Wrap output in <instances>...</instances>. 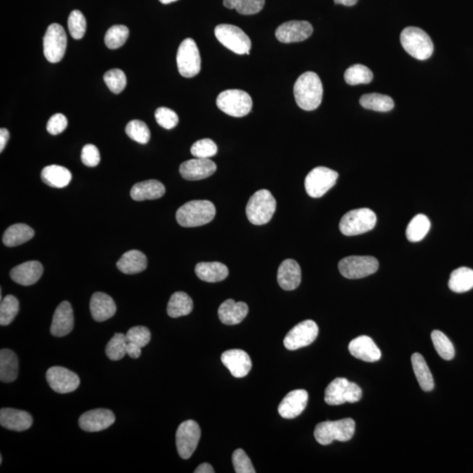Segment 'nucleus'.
Masks as SVG:
<instances>
[{
  "mask_svg": "<svg viewBox=\"0 0 473 473\" xmlns=\"http://www.w3.org/2000/svg\"><path fill=\"white\" fill-rule=\"evenodd\" d=\"M18 357L11 350L3 349L0 352V381L14 382L18 377Z\"/></svg>",
  "mask_w": 473,
  "mask_h": 473,
  "instance_id": "obj_33",
  "label": "nucleus"
},
{
  "mask_svg": "<svg viewBox=\"0 0 473 473\" xmlns=\"http://www.w3.org/2000/svg\"><path fill=\"white\" fill-rule=\"evenodd\" d=\"M154 116L157 123L167 130L173 129L179 123L178 115L169 108H158Z\"/></svg>",
  "mask_w": 473,
  "mask_h": 473,
  "instance_id": "obj_50",
  "label": "nucleus"
},
{
  "mask_svg": "<svg viewBox=\"0 0 473 473\" xmlns=\"http://www.w3.org/2000/svg\"><path fill=\"white\" fill-rule=\"evenodd\" d=\"M277 281L284 291H291L297 288L302 281V271L299 264L291 259L282 262L278 269Z\"/></svg>",
  "mask_w": 473,
  "mask_h": 473,
  "instance_id": "obj_26",
  "label": "nucleus"
},
{
  "mask_svg": "<svg viewBox=\"0 0 473 473\" xmlns=\"http://www.w3.org/2000/svg\"><path fill=\"white\" fill-rule=\"evenodd\" d=\"M91 313L96 322H104L114 317L117 311L114 299L102 292L93 294L90 304Z\"/></svg>",
  "mask_w": 473,
  "mask_h": 473,
  "instance_id": "obj_27",
  "label": "nucleus"
},
{
  "mask_svg": "<svg viewBox=\"0 0 473 473\" xmlns=\"http://www.w3.org/2000/svg\"><path fill=\"white\" fill-rule=\"evenodd\" d=\"M67 43L66 32L62 25L57 23L50 25L43 39L44 56L48 62L56 63L63 60Z\"/></svg>",
  "mask_w": 473,
  "mask_h": 473,
  "instance_id": "obj_13",
  "label": "nucleus"
},
{
  "mask_svg": "<svg viewBox=\"0 0 473 473\" xmlns=\"http://www.w3.org/2000/svg\"><path fill=\"white\" fill-rule=\"evenodd\" d=\"M339 269L344 277L361 279L377 272L379 262L372 256H348L340 260Z\"/></svg>",
  "mask_w": 473,
  "mask_h": 473,
  "instance_id": "obj_10",
  "label": "nucleus"
},
{
  "mask_svg": "<svg viewBox=\"0 0 473 473\" xmlns=\"http://www.w3.org/2000/svg\"><path fill=\"white\" fill-rule=\"evenodd\" d=\"M216 215L215 205L208 200L187 202L176 212V220L182 227H198L210 223Z\"/></svg>",
  "mask_w": 473,
  "mask_h": 473,
  "instance_id": "obj_2",
  "label": "nucleus"
},
{
  "mask_svg": "<svg viewBox=\"0 0 473 473\" xmlns=\"http://www.w3.org/2000/svg\"><path fill=\"white\" fill-rule=\"evenodd\" d=\"M125 133L130 139L140 144H147L150 140L149 128L145 122L141 120L130 121L125 127Z\"/></svg>",
  "mask_w": 473,
  "mask_h": 473,
  "instance_id": "obj_46",
  "label": "nucleus"
},
{
  "mask_svg": "<svg viewBox=\"0 0 473 473\" xmlns=\"http://www.w3.org/2000/svg\"><path fill=\"white\" fill-rule=\"evenodd\" d=\"M114 412L98 408L85 412L79 418V426L86 432H98L111 427L115 423Z\"/></svg>",
  "mask_w": 473,
  "mask_h": 473,
  "instance_id": "obj_18",
  "label": "nucleus"
},
{
  "mask_svg": "<svg viewBox=\"0 0 473 473\" xmlns=\"http://www.w3.org/2000/svg\"><path fill=\"white\" fill-rule=\"evenodd\" d=\"M104 81L114 94H120L127 86V76L120 69L109 70L104 76Z\"/></svg>",
  "mask_w": 473,
  "mask_h": 473,
  "instance_id": "obj_47",
  "label": "nucleus"
},
{
  "mask_svg": "<svg viewBox=\"0 0 473 473\" xmlns=\"http://www.w3.org/2000/svg\"><path fill=\"white\" fill-rule=\"evenodd\" d=\"M233 464L235 472L255 473L252 462L242 449L235 450L233 455Z\"/></svg>",
  "mask_w": 473,
  "mask_h": 473,
  "instance_id": "obj_52",
  "label": "nucleus"
},
{
  "mask_svg": "<svg viewBox=\"0 0 473 473\" xmlns=\"http://www.w3.org/2000/svg\"><path fill=\"white\" fill-rule=\"evenodd\" d=\"M0 424L6 429L21 432L33 425V417L23 410L3 408L0 410Z\"/></svg>",
  "mask_w": 473,
  "mask_h": 473,
  "instance_id": "obj_23",
  "label": "nucleus"
},
{
  "mask_svg": "<svg viewBox=\"0 0 473 473\" xmlns=\"http://www.w3.org/2000/svg\"><path fill=\"white\" fill-rule=\"evenodd\" d=\"M147 266L146 255L138 250L128 251L117 262V268L125 275H135L143 272Z\"/></svg>",
  "mask_w": 473,
  "mask_h": 473,
  "instance_id": "obj_30",
  "label": "nucleus"
},
{
  "mask_svg": "<svg viewBox=\"0 0 473 473\" xmlns=\"http://www.w3.org/2000/svg\"><path fill=\"white\" fill-rule=\"evenodd\" d=\"M249 311V306L244 302L228 299L218 308V317L224 324H239L246 318Z\"/></svg>",
  "mask_w": 473,
  "mask_h": 473,
  "instance_id": "obj_28",
  "label": "nucleus"
},
{
  "mask_svg": "<svg viewBox=\"0 0 473 473\" xmlns=\"http://www.w3.org/2000/svg\"><path fill=\"white\" fill-rule=\"evenodd\" d=\"M19 310L18 299L14 295H8L1 300L0 304V324L6 326L15 319Z\"/></svg>",
  "mask_w": 473,
  "mask_h": 473,
  "instance_id": "obj_45",
  "label": "nucleus"
},
{
  "mask_svg": "<svg viewBox=\"0 0 473 473\" xmlns=\"http://www.w3.org/2000/svg\"><path fill=\"white\" fill-rule=\"evenodd\" d=\"M401 43L406 52L417 60H427L432 56V41L429 34L419 28H405L401 34Z\"/></svg>",
  "mask_w": 473,
  "mask_h": 473,
  "instance_id": "obj_5",
  "label": "nucleus"
},
{
  "mask_svg": "<svg viewBox=\"0 0 473 473\" xmlns=\"http://www.w3.org/2000/svg\"><path fill=\"white\" fill-rule=\"evenodd\" d=\"M41 177L47 185L57 189H62L69 185L72 179L70 170L59 165H50L44 167Z\"/></svg>",
  "mask_w": 473,
  "mask_h": 473,
  "instance_id": "obj_32",
  "label": "nucleus"
},
{
  "mask_svg": "<svg viewBox=\"0 0 473 473\" xmlns=\"http://www.w3.org/2000/svg\"><path fill=\"white\" fill-rule=\"evenodd\" d=\"M430 229V221L427 216L418 214L408 224L406 236L408 241L416 243L423 240Z\"/></svg>",
  "mask_w": 473,
  "mask_h": 473,
  "instance_id": "obj_39",
  "label": "nucleus"
},
{
  "mask_svg": "<svg viewBox=\"0 0 473 473\" xmlns=\"http://www.w3.org/2000/svg\"><path fill=\"white\" fill-rule=\"evenodd\" d=\"M160 3H162V4H170V3H174L177 1V0H159Z\"/></svg>",
  "mask_w": 473,
  "mask_h": 473,
  "instance_id": "obj_59",
  "label": "nucleus"
},
{
  "mask_svg": "<svg viewBox=\"0 0 473 473\" xmlns=\"http://www.w3.org/2000/svg\"><path fill=\"white\" fill-rule=\"evenodd\" d=\"M191 152L196 158L209 159L218 153L217 145L211 139H202L192 145Z\"/></svg>",
  "mask_w": 473,
  "mask_h": 473,
  "instance_id": "obj_49",
  "label": "nucleus"
},
{
  "mask_svg": "<svg viewBox=\"0 0 473 473\" xmlns=\"http://www.w3.org/2000/svg\"><path fill=\"white\" fill-rule=\"evenodd\" d=\"M218 41L238 54H249L252 43L242 29L230 24H220L215 28Z\"/></svg>",
  "mask_w": 473,
  "mask_h": 473,
  "instance_id": "obj_9",
  "label": "nucleus"
},
{
  "mask_svg": "<svg viewBox=\"0 0 473 473\" xmlns=\"http://www.w3.org/2000/svg\"><path fill=\"white\" fill-rule=\"evenodd\" d=\"M127 354L128 356H130L132 359L140 358L141 355V347L134 343H127Z\"/></svg>",
  "mask_w": 473,
  "mask_h": 473,
  "instance_id": "obj_55",
  "label": "nucleus"
},
{
  "mask_svg": "<svg viewBox=\"0 0 473 473\" xmlns=\"http://www.w3.org/2000/svg\"><path fill=\"white\" fill-rule=\"evenodd\" d=\"M67 127V120L62 114H56L52 116L48 122L47 130L52 135L62 134Z\"/></svg>",
  "mask_w": 473,
  "mask_h": 473,
  "instance_id": "obj_54",
  "label": "nucleus"
},
{
  "mask_svg": "<svg viewBox=\"0 0 473 473\" xmlns=\"http://www.w3.org/2000/svg\"><path fill=\"white\" fill-rule=\"evenodd\" d=\"M373 78L372 72L368 67L362 64H355L350 66L344 72V80L350 85H366L372 82Z\"/></svg>",
  "mask_w": 473,
  "mask_h": 473,
  "instance_id": "obj_41",
  "label": "nucleus"
},
{
  "mask_svg": "<svg viewBox=\"0 0 473 473\" xmlns=\"http://www.w3.org/2000/svg\"><path fill=\"white\" fill-rule=\"evenodd\" d=\"M179 73L187 78L194 77L201 70V56L195 41L187 38L180 45L176 56Z\"/></svg>",
  "mask_w": 473,
  "mask_h": 473,
  "instance_id": "obj_11",
  "label": "nucleus"
},
{
  "mask_svg": "<svg viewBox=\"0 0 473 473\" xmlns=\"http://www.w3.org/2000/svg\"><path fill=\"white\" fill-rule=\"evenodd\" d=\"M10 138V134L8 129H6V128H1L0 129V152H3V150L5 149V147L6 146V144H8V141L9 140Z\"/></svg>",
  "mask_w": 473,
  "mask_h": 473,
  "instance_id": "obj_56",
  "label": "nucleus"
},
{
  "mask_svg": "<svg viewBox=\"0 0 473 473\" xmlns=\"http://www.w3.org/2000/svg\"><path fill=\"white\" fill-rule=\"evenodd\" d=\"M217 106L220 111L231 117L241 118L252 111L253 101L246 92L241 90H227L218 95Z\"/></svg>",
  "mask_w": 473,
  "mask_h": 473,
  "instance_id": "obj_7",
  "label": "nucleus"
},
{
  "mask_svg": "<svg viewBox=\"0 0 473 473\" xmlns=\"http://www.w3.org/2000/svg\"><path fill=\"white\" fill-rule=\"evenodd\" d=\"M165 192V187L162 182L147 180L136 183L131 189V196L135 201L156 200L162 198Z\"/></svg>",
  "mask_w": 473,
  "mask_h": 473,
  "instance_id": "obj_29",
  "label": "nucleus"
},
{
  "mask_svg": "<svg viewBox=\"0 0 473 473\" xmlns=\"http://www.w3.org/2000/svg\"><path fill=\"white\" fill-rule=\"evenodd\" d=\"M195 473H214V469L208 463H204L195 470Z\"/></svg>",
  "mask_w": 473,
  "mask_h": 473,
  "instance_id": "obj_57",
  "label": "nucleus"
},
{
  "mask_svg": "<svg viewBox=\"0 0 473 473\" xmlns=\"http://www.w3.org/2000/svg\"><path fill=\"white\" fill-rule=\"evenodd\" d=\"M450 291L455 293H465L473 288V270L462 266L454 270L449 281Z\"/></svg>",
  "mask_w": 473,
  "mask_h": 473,
  "instance_id": "obj_37",
  "label": "nucleus"
},
{
  "mask_svg": "<svg viewBox=\"0 0 473 473\" xmlns=\"http://www.w3.org/2000/svg\"><path fill=\"white\" fill-rule=\"evenodd\" d=\"M129 37V29L123 25H112L106 32L105 43L110 50H117L123 46Z\"/></svg>",
  "mask_w": 473,
  "mask_h": 473,
  "instance_id": "obj_42",
  "label": "nucleus"
},
{
  "mask_svg": "<svg viewBox=\"0 0 473 473\" xmlns=\"http://www.w3.org/2000/svg\"><path fill=\"white\" fill-rule=\"evenodd\" d=\"M355 426V421L350 418L335 421H323L315 427V439L322 445H330L335 440L347 442L353 439Z\"/></svg>",
  "mask_w": 473,
  "mask_h": 473,
  "instance_id": "obj_3",
  "label": "nucleus"
},
{
  "mask_svg": "<svg viewBox=\"0 0 473 473\" xmlns=\"http://www.w3.org/2000/svg\"><path fill=\"white\" fill-rule=\"evenodd\" d=\"M318 331L319 330L317 324L314 321H302L289 330L283 343L289 350L300 349L313 343L317 339Z\"/></svg>",
  "mask_w": 473,
  "mask_h": 473,
  "instance_id": "obj_15",
  "label": "nucleus"
},
{
  "mask_svg": "<svg viewBox=\"0 0 473 473\" xmlns=\"http://www.w3.org/2000/svg\"><path fill=\"white\" fill-rule=\"evenodd\" d=\"M339 174L325 167L312 169L305 178V189L313 198H319L336 185Z\"/></svg>",
  "mask_w": 473,
  "mask_h": 473,
  "instance_id": "obj_12",
  "label": "nucleus"
},
{
  "mask_svg": "<svg viewBox=\"0 0 473 473\" xmlns=\"http://www.w3.org/2000/svg\"><path fill=\"white\" fill-rule=\"evenodd\" d=\"M431 339H432L434 346H435L437 352L441 358L445 360H452L454 358V346L450 342L448 337H446L442 331L433 330L432 333H431Z\"/></svg>",
  "mask_w": 473,
  "mask_h": 473,
  "instance_id": "obj_43",
  "label": "nucleus"
},
{
  "mask_svg": "<svg viewBox=\"0 0 473 473\" xmlns=\"http://www.w3.org/2000/svg\"><path fill=\"white\" fill-rule=\"evenodd\" d=\"M412 368L423 391L430 392L434 388V379L425 359L420 353H414L411 357Z\"/></svg>",
  "mask_w": 473,
  "mask_h": 473,
  "instance_id": "obj_35",
  "label": "nucleus"
},
{
  "mask_svg": "<svg viewBox=\"0 0 473 473\" xmlns=\"http://www.w3.org/2000/svg\"><path fill=\"white\" fill-rule=\"evenodd\" d=\"M376 223L377 217L372 210L368 208L355 209L343 216L339 229L346 236H356L372 230Z\"/></svg>",
  "mask_w": 473,
  "mask_h": 473,
  "instance_id": "obj_6",
  "label": "nucleus"
},
{
  "mask_svg": "<svg viewBox=\"0 0 473 473\" xmlns=\"http://www.w3.org/2000/svg\"><path fill=\"white\" fill-rule=\"evenodd\" d=\"M323 93L321 79L315 72L302 74L294 85L295 102L304 111H314L319 107Z\"/></svg>",
  "mask_w": 473,
  "mask_h": 473,
  "instance_id": "obj_1",
  "label": "nucleus"
},
{
  "mask_svg": "<svg viewBox=\"0 0 473 473\" xmlns=\"http://www.w3.org/2000/svg\"><path fill=\"white\" fill-rule=\"evenodd\" d=\"M125 336H127L128 343L137 344V346H139L141 348L147 346V344H149L151 340L150 330L145 326H135L131 328V329L127 331Z\"/></svg>",
  "mask_w": 473,
  "mask_h": 473,
  "instance_id": "obj_51",
  "label": "nucleus"
},
{
  "mask_svg": "<svg viewBox=\"0 0 473 473\" xmlns=\"http://www.w3.org/2000/svg\"><path fill=\"white\" fill-rule=\"evenodd\" d=\"M67 27H69L70 35L74 39L76 40L82 39L85 36L87 27L85 15L78 10H74L70 14Z\"/></svg>",
  "mask_w": 473,
  "mask_h": 473,
  "instance_id": "obj_48",
  "label": "nucleus"
},
{
  "mask_svg": "<svg viewBox=\"0 0 473 473\" xmlns=\"http://www.w3.org/2000/svg\"><path fill=\"white\" fill-rule=\"evenodd\" d=\"M359 103L362 107L375 112H390L395 107L394 101L390 96L379 93L363 95Z\"/></svg>",
  "mask_w": 473,
  "mask_h": 473,
  "instance_id": "obj_38",
  "label": "nucleus"
},
{
  "mask_svg": "<svg viewBox=\"0 0 473 473\" xmlns=\"http://www.w3.org/2000/svg\"><path fill=\"white\" fill-rule=\"evenodd\" d=\"M2 460H3V458H2V456H0V464H2Z\"/></svg>",
  "mask_w": 473,
  "mask_h": 473,
  "instance_id": "obj_60",
  "label": "nucleus"
},
{
  "mask_svg": "<svg viewBox=\"0 0 473 473\" xmlns=\"http://www.w3.org/2000/svg\"><path fill=\"white\" fill-rule=\"evenodd\" d=\"M74 328V314L72 305L64 301L54 311L50 333L54 337H62L72 333Z\"/></svg>",
  "mask_w": 473,
  "mask_h": 473,
  "instance_id": "obj_22",
  "label": "nucleus"
},
{
  "mask_svg": "<svg viewBox=\"0 0 473 473\" xmlns=\"http://www.w3.org/2000/svg\"><path fill=\"white\" fill-rule=\"evenodd\" d=\"M308 395L304 389L289 392L278 407L280 416L285 419H294L306 408Z\"/></svg>",
  "mask_w": 473,
  "mask_h": 473,
  "instance_id": "obj_21",
  "label": "nucleus"
},
{
  "mask_svg": "<svg viewBox=\"0 0 473 473\" xmlns=\"http://www.w3.org/2000/svg\"><path fill=\"white\" fill-rule=\"evenodd\" d=\"M193 311V301L185 292H176L167 304V312L170 317L177 318L188 315Z\"/></svg>",
  "mask_w": 473,
  "mask_h": 473,
  "instance_id": "obj_36",
  "label": "nucleus"
},
{
  "mask_svg": "<svg viewBox=\"0 0 473 473\" xmlns=\"http://www.w3.org/2000/svg\"><path fill=\"white\" fill-rule=\"evenodd\" d=\"M34 236V230L28 224H12L5 231L3 243L9 247L17 246L28 242V240L33 239Z\"/></svg>",
  "mask_w": 473,
  "mask_h": 473,
  "instance_id": "obj_34",
  "label": "nucleus"
},
{
  "mask_svg": "<svg viewBox=\"0 0 473 473\" xmlns=\"http://www.w3.org/2000/svg\"><path fill=\"white\" fill-rule=\"evenodd\" d=\"M46 379L50 387L58 394H69L78 388L80 379L76 373L62 366L48 370Z\"/></svg>",
  "mask_w": 473,
  "mask_h": 473,
  "instance_id": "obj_16",
  "label": "nucleus"
},
{
  "mask_svg": "<svg viewBox=\"0 0 473 473\" xmlns=\"http://www.w3.org/2000/svg\"><path fill=\"white\" fill-rule=\"evenodd\" d=\"M196 275L206 282L224 281L229 275L227 266L220 262H200L196 266Z\"/></svg>",
  "mask_w": 473,
  "mask_h": 473,
  "instance_id": "obj_31",
  "label": "nucleus"
},
{
  "mask_svg": "<svg viewBox=\"0 0 473 473\" xmlns=\"http://www.w3.org/2000/svg\"><path fill=\"white\" fill-rule=\"evenodd\" d=\"M217 170V165L210 159L195 158L187 160L180 166V174L188 181H199L208 178Z\"/></svg>",
  "mask_w": 473,
  "mask_h": 473,
  "instance_id": "obj_20",
  "label": "nucleus"
},
{
  "mask_svg": "<svg viewBox=\"0 0 473 473\" xmlns=\"http://www.w3.org/2000/svg\"><path fill=\"white\" fill-rule=\"evenodd\" d=\"M221 361L235 378H244L252 369V360L244 350L233 349L222 354Z\"/></svg>",
  "mask_w": 473,
  "mask_h": 473,
  "instance_id": "obj_19",
  "label": "nucleus"
},
{
  "mask_svg": "<svg viewBox=\"0 0 473 473\" xmlns=\"http://www.w3.org/2000/svg\"><path fill=\"white\" fill-rule=\"evenodd\" d=\"M127 336L122 333H116L106 346L105 353L108 358L118 361L127 355Z\"/></svg>",
  "mask_w": 473,
  "mask_h": 473,
  "instance_id": "obj_44",
  "label": "nucleus"
},
{
  "mask_svg": "<svg viewBox=\"0 0 473 473\" xmlns=\"http://www.w3.org/2000/svg\"><path fill=\"white\" fill-rule=\"evenodd\" d=\"M276 210V201L268 189L254 193L247 202L246 212L250 223L255 225L268 224Z\"/></svg>",
  "mask_w": 473,
  "mask_h": 473,
  "instance_id": "obj_4",
  "label": "nucleus"
},
{
  "mask_svg": "<svg viewBox=\"0 0 473 473\" xmlns=\"http://www.w3.org/2000/svg\"><path fill=\"white\" fill-rule=\"evenodd\" d=\"M81 159L87 167H96L101 162V154L98 147L92 144H87L83 147Z\"/></svg>",
  "mask_w": 473,
  "mask_h": 473,
  "instance_id": "obj_53",
  "label": "nucleus"
},
{
  "mask_svg": "<svg viewBox=\"0 0 473 473\" xmlns=\"http://www.w3.org/2000/svg\"><path fill=\"white\" fill-rule=\"evenodd\" d=\"M334 2L339 5L352 6L357 4L358 0H334Z\"/></svg>",
  "mask_w": 473,
  "mask_h": 473,
  "instance_id": "obj_58",
  "label": "nucleus"
},
{
  "mask_svg": "<svg viewBox=\"0 0 473 473\" xmlns=\"http://www.w3.org/2000/svg\"><path fill=\"white\" fill-rule=\"evenodd\" d=\"M349 350L356 359L366 362H376L381 358V350L371 337L368 336H360L350 341Z\"/></svg>",
  "mask_w": 473,
  "mask_h": 473,
  "instance_id": "obj_24",
  "label": "nucleus"
},
{
  "mask_svg": "<svg viewBox=\"0 0 473 473\" xmlns=\"http://www.w3.org/2000/svg\"><path fill=\"white\" fill-rule=\"evenodd\" d=\"M362 398V390L355 383L347 379L337 378L331 381L325 390L324 401L330 406H339L350 402L355 403Z\"/></svg>",
  "mask_w": 473,
  "mask_h": 473,
  "instance_id": "obj_8",
  "label": "nucleus"
},
{
  "mask_svg": "<svg viewBox=\"0 0 473 473\" xmlns=\"http://www.w3.org/2000/svg\"><path fill=\"white\" fill-rule=\"evenodd\" d=\"M201 437V429L193 420L183 421L176 431V447L182 459H189L195 452Z\"/></svg>",
  "mask_w": 473,
  "mask_h": 473,
  "instance_id": "obj_14",
  "label": "nucleus"
},
{
  "mask_svg": "<svg viewBox=\"0 0 473 473\" xmlns=\"http://www.w3.org/2000/svg\"><path fill=\"white\" fill-rule=\"evenodd\" d=\"M43 273V266L39 262H28L21 264L11 270L10 276L12 281L22 286L35 284Z\"/></svg>",
  "mask_w": 473,
  "mask_h": 473,
  "instance_id": "obj_25",
  "label": "nucleus"
},
{
  "mask_svg": "<svg viewBox=\"0 0 473 473\" xmlns=\"http://www.w3.org/2000/svg\"><path fill=\"white\" fill-rule=\"evenodd\" d=\"M223 3L225 8L236 9L243 15L258 14L265 6V0H223Z\"/></svg>",
  "mask_w": 473,
  "mask_h": 473,
  "instance_id": "obj_40",
  "label": "nucleus"
},
{
  "mask_svg": "<svg viewBox=\"0 0 473 473\" xmlns=\"http://www.w3.org/2000/svg\"><path fill=\"white\" fill-rule=\"evenodd\" d=\"M313 33L310 22L291 21L285 22L276 29L275 36L282 43H300L307 40Z\"/></svg>",
  "mask_w": 473,
  "mask_h": 473,
  "instance_id": "obj_17",
  "label": "nucleus"
}]
</instances>
